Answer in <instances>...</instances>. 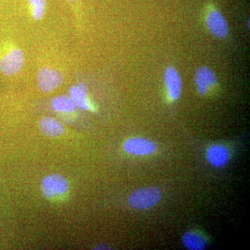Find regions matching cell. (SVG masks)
<instances>
[{"label":"cell","instance_id":"1","mask_svg":"<svg viewBox=\"0 0 250 250\" xmlns=\"http://www.w3.org/2000/svg\"><path fill=\"white\" fill-rule=\"evenodd\" d=\"M161 198L162 193L157 188H143L130 195L129 203L135 209L147 210L157 205Z\"/></svg>","mask_w":250,"mask_h":250},{"label":"cell","instance_id":"2","mask_svg":"<svg viewBox=\"0 0 250 250\" xmlns=\"http://www.w3.org/2000/svg\"><path fill=\"white\" fill-rule=\"evenodd\" d=\"M25 57L22 49L11 46L0 57V71L7 76L16 75L24 66Z\"/></svg>","mask_w":250,"mask_h":250},{"label":"cell","instance_id":"3","mask_svg":"<svg viewBox=\"0 0 250 250\" xmlns=\"http://www.w3.org/2000/svg\"><path fill=\"white\" fill-rule=\"evenodd\" d=\"M42 191L47 199H54L62 197L69 190V183L63 176L59 174H52L42 179Z\"/></svg>","mask_w":250,"mask_h":250},{"label":"cell","instance_id":"4","mask_svg":"<svg viewBox=\"0 0 250 250\" xmlns=\"http://www.w3.org/2000/svg\"><path fill=\"white\" fill-rule=\"evenodd\" d=\"M62 72L52 67H44L38 74L37 82L39 89L44 93H50L60 87L63 83Z\"/></svg>","mask_w":250,"mask_h":250},{"label":"cell","instance_id":"5","mask_svg":"<svg viewBox=\"0 0 250 250\" xmlns=\"http://www.w3.org/2000/svg\"><path fill=\"white\" fill-rule=\"evenodd\" d=\"M123 148L125 152L131 155L147 156L154 154L158 147L157 145L151 140L133 137L125 141Z\"/></svg>","mask_w":250,"mask_h":250},{"label":"cell","instance_id":"6","mask_svg":"<svg viewBox=\"0 0 250 250\" xmlns=\"http://www.w3.org/2000/svg\"><path fill=\"white\" fill-rule=\"evenodd\" d=\"M206 23L208 30L216 37L223 39L229 32V28L226 19L222 13L215 8H212L207 13Z\"/></svg>","mask_w":250,"mask_h":250},{"label":"cell","instance_id":"7","mask_svg":"<svg viewBox=\"0 0 250 250\" xmlns=\"http://www.w3.org/2000/svg\"><path fill=\"white\" fill-rule=\"evenodd\" d=\"M217 77L214 72L207 66L197 69L195 75V82L197 91L202 95L208 93L217 84Z\"/></svg>","mask_w":250,"mask_h":250},{"label":"cell","instance_id":"8","mask_svg":"<svg viewBox=\"0 0 250 250\" xmlns=\"http://www.w3.org/2000/svg\"><path fill=\"white\" fill-rule=\"evenodd\" d=\"M164 81L167 96L170 101H177L182 93V81L177 69L168 67L166 69Z\"/></svg>","mask_w":250,"mask_h":250},{"label":"cell","instance_id":"9","mask_svg":"<svg viewBox=\"0 0 250 250\" xmlns=\"http://www.w3.org/2000/svg\"><path fill=\"white\" fill-rule=\"evenodd\" d=\"M207 158L208 163L213 167L218 168L225 167L229 161V150L223 145H213L207 149Z\"/></svg>","mask_w":250,"mask_h":250},{"label":"cell","instance_id":"10","mask_svg":"<svg viewBox=\"0 0 250 250\" xmlns=\"http://www.w3.org/2000/svg\"><path fill=\"white\" fill-rule=\"evenodd\" d=\"M69 96L76 105L77 107L85 111H92L93 105L88 98V90L84 83H79L73 85L69 90Z\"/></svg>","mask_w":250,"mask_h":250},{"label":"cell","instance_id":"11","mask_svg":"<svg viewBox=\"0 0 250 250\" xmlns=\"http://www.w3.org/2000/svg\"><path fill=\"white\" fill-rule=\"evenodd\" d=\"M39 128L41 132L48 137H60L65 132L64 125L51 117L42 118L39 122Z\"/></svg>","mask_w":250,"mask_h":250},{"label":"cell","instance_id":"12","mask_svg":"<svg viewBox=\"0 0 250 250\" xmlns=\"http://www.w3.org/2000/svg\"><path fill=\"white\" fill-rule=\"evenodd\" d=\"M184 247L189 250H203L207 246V240L202 233L197 231H188L182 238Z\"/></svg>","mask_w":250,"mask_h":250},{"label":"cell","instance_id":"13","mask_svg":"<svg viewBox=\"0 0 250 250\" xmlns=\"http://www.w3.org/2000/svg\"><path fill=\"white\" fill-rule=\"evenodd\" d=\"M52 107L57 113L68 114L73 113L77 106L70 96L60 95L52 100Z\"/></svg>","mask_w":250,"mask_h":250},{"label":"cell","instance_id":"14","mask_svg":"<svg viewBox=\"0 0 250 250\" xmlns=\"http://www.w3.org/2000/svg\"><path fill=\"white\" fill-rule=\"evenodd\" d=\"M28 6L33 19L39 21L45 16L47 0H28Z\"/></svg>","mask_w":250,"mask_h":250},{"label":"cell","instance_id":"15","mask_svg":"<svg viewBox=\"0 0 250 250\" xmlns=\"http://www.w3.org/2000/svg\"><path fill=\"white\" fill-rule=\"evenodd\" d=\"M95 250H111V248H110L108 245L106 244H100L98 245V246L95 247V248H94Z\"/></svg>","mask_w":250,"mask_h":250},{"label":"cell","instance_id":"16","mask_svg":"<svg viewBox=\"0 0 250 250\" xmlns=\"http://www.w3.org/2000/svg\"><path fill=\"white\" fill-rule=\"evenodd\" d=\"M66 1H68L70 4H76L78 3V1H80V0H66Z\"/></svg>","mask_w":250,"mask_h":250}]
</instances>
